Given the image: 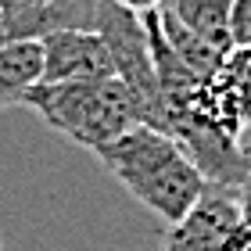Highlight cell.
I'll list each match as a JSON object with an SVG mask.
<instances>
[{"instance_id": "6da1fadb", "label": "cell", "mask_w": 251, "mask_h": 251, "mask_svg": "<svg viewBox=\"0 0 251 251\" xmlns=\"http://www.w3.org/2000/svg\"><path fill=\"white\" fill-rule=\"evenodd\" d=\"M94 154L129 198H136L169 226L183 219L208 187V179L187 158L183 147L147 122L129 126L122 136H115Z\"/></svg>"}, {"instance_id": "7a4b0ae2", "label": "cell", "mask_w": 251, "mask_h": 251, "mask_svg": "<svg viewBox=\"0 0 251 251\" xmlns=\"http://www.w3.org/2000/svg\"><path fill=\"white\" fill-rule=\"evenodd\" d=\"M25 108L86 151H100L129 126L140 122V108L129 86L119 75L75 79V83H36L25 97Z\"/></svg>"}, {"instance_id": "3957f363", "label": "cell", "mask_w": 251, "mask_h": 251, "mask_svg": "<svg viewBox=\"0 0 251 251\" xmlns=\"http://www.w3.org/2000/svg\"><path fill=\"white\" fill-rule=\"evenodd\" d=\"M198 115L241 140L251 129V47H233L198 90Z\"/></svg>"}, {"instance_id": "277c9868", "label": "cell", "mask_w": 251, "mask_h": 251, "mask_svg": "<svg viewBox=\"0 0 251 251\" xmlns=\"http://www.w3.org/2000/svg\"><path fill=\"white\" fill-rule=\"evenodd\" d=\"M43 75L40 83H75V79H108L115 61L100 32L94 29H54L40 36Z\"/></svg>"}, {"instance_id": "5b68a950", "label": "cell", "mask_w": 251, "mask_h": 251, "mask_svg": "<svg viewBox=\"0 0 251 251\" xmlns=\"http://www.w3.org/2000/svg\"><path fill=\"white\" fill-rule=\"evenodd\" d=\"M241 223V208L230 190L208 183L198 204L173 223L162 237V251H219L226 233Z\"/></svg>"}, {"instance_id": "8992f818", "label": "cell", "mask_w": 251, "mask_h": 251, "mask_svg": "<svg viewBox=\"0 0 251 251\" xmlns=\"http://www.w3.org/2000/svg\"><path fill=\"white\" fill-rule=\"evenodd\" d=\"M43 75L40 40H11L0 47V111L25 104L29 90Z\"/></svg>"}, {"instance_id": "52a82bcc", "label": "cell", "mask_w": 251, "mask_h": 251, "mask_svg": "<svg viewBox=\"0 0 251 251\" xmlns=\"http://www.w3.org/2000/svg\"><path fill=\"white\" fill-rule=\"evenodd\" d=\"M165 7L179 18V25H187L198 40H204L208 47L230 54V11L233 0H165Z\"/></svg>"}, {"instance_id": "ba28073f", "label": "cell", "mask_w": 251, "mask_h": 251, "mask_svg": "<svg viewBox=\"0 0 251 251\" xmlns=\"http://www.w3.org/2000/svg\"><path fill=\"white\" fill-rule=\"evenodd\" d=\"M237 198V208H241V219L251 223V129L241 136V179L230 190Z\"/></svg>"}, {"instance_id": "9c48e42d", "label": "cell", "mask_w": 251, "mask_h": 251, "mask_svg": "<svg viewBox=\"0 0 251 251\" xmlns=\"http://www.w3.org/2000/svg\"><path fill=\"white\" fill-rule=\"evenodd\" d=\"M230 40H233V47H251V0H233Z\"/></svg>"}, {"instance_id": "30bf717a", "label": "cell", "mask_w": 251, "mask_h": 251, "mask_svg": "<svg viewBox=\"0 0 251 251\" xmlns=\"http://www.w3.org/2000/svg\"><path fill=\"white\" fill-rule=\"evenodd\" d=\"M219 251H251V223H237L230 233H226V241H223V248Z\"/></svg>"}, {"instance_id": "8fae6325", "label": "cell", "mask_w": 251, "mask_h": 251, "mask_svg": "<svg viewBox=\"0 0 251 251\" xmlns=\"http://www.w3.org/2000/svg\"><path fill=\"white\" fill-rule=\"evenodd\" d=\"M111 4H119L126 11H133V15H147V11H158L165 4V0H111Z\"/></svg>"}, {"instance_id": "7c38bea8", "label": "cell", "mask_w": 251, "mask_h": 251, "mask_svg": "<svg viewBox=\"0 0 251 251\" xmlns=\"http://www.w3.org/2000/svg\"><path fill=\"white\" fill-rule=\"evenodd\" d=\"M4 43H11V29H7V18H4V11H0V47Z\"/></svg>"}, {"instance_id": "4fadbf2b", "label": "cell", "mask_w": 251, "mask_h": 251, "mask_svg": "<svg viewBox=\"0 0 251 251\" xmlns=\"http://www.w3.org/2000/svg\"><path fill=\"white\" fill-rule=\"evenodd\" d=\"M0 251H4V241H0Z\"/></svg>"}]
</instances>
